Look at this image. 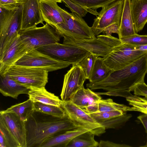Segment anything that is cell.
Here are the masks:
<instances>
[{
	"label": "cell",
	"instance_id": "cell-25",
	"mask_svg": "<svg viewBox=\"0 0 147 147\" xmlns=\"http://www.w3.org/2000/svg\"><path fill=\"white\" fill-rule=\"evenodd\" d=\"M114 71L105 63L103 57H98L95 60L88 80L90 82L98 83L106 79Z\"/></svg>",
	"mask_w": 147,
	"mask_h": 147
},
{
	"label": "cell",
	"instance_id": "cell-27",
	"mask_svg": "<svg viewBox=\"0 0 147 147\" xmlns=\"http://www.w3.org/2000/svg\"><path fill=\"white\" fill-rule=\"evenodd\" d=\"M95 135L90 131L82 133L74 138L67 147H97L99 143L94 139Z\"/></svg>",
	"mask_w": 147,
	"mask_h": 147
},
{
	"label": "cell",
	"instance_id": "cell-38",
	"mask_svg": "<svg viewBox=\"0 0 147 147\" xmlns=\"http://www.w3.org/2000/svg\"><path fill=\"white\" fill-rule=\"evenodd\" d=\"M120 25L117 23L113 24L105 28L102 33L107 35H111L112 33H116L118 34L119 33Z\"/></svg>",
	"mask_w": 147,
	"mask_h": 147
},
{
	"label": "cell",
	"instance_id": "cell-21",
	"mask_svg": "<svg viewBox=\"0 0 147 147\" xmlns=\"http://www.w3.org/2000/svg\"><path fill=\"white\" fill-rule=\"evenodd\" d=\"M0 92L4 96L17 99L21 94H28L30 89L7 75L0 76Z\"/></svg>",
	"mask_w": 147,
	"mask_h": 147
},
{
	"label": "cell",
	"instance_id": "cell-11",
	"mask_svg": "<svg viewBox=\"0 0 147 147\" xmlns=\"http://www.w3.org/2000/svg\"><path fill=\"white\" fill-rule=\"evenodd\" d=\"M124 4V0H117L102 8L91 27L95 36L113 24L120 26Z\"/></svg>",
	"mask_w": 147,
	"mask_h": 147
},
{
	"label": "cell",
	"instance_id": "cell-6",
	"mask_svg": "<svg viewBox=\"0 0 147 147\" xmlns=\"http://www.w3.org/2000/svg\"><path fill=\"white\" fill-rule=\"evenodd\" d=\"M48 72L41 68L14 65L5 74L30 89L45 87L48 82Z\"/></svg>",
	"mask_w": 147,
	"mask_h": 147
},
{
	"label": "cell",
	"instance_id": "cell-15",
	"mask_svg": "<svg viewBox=\"0 0 147 147\" xmlns=\"http://www.w3.org/2000/svg\"><path fill=\"white\" fill-rule=\"evenodd\" d=\"M22 4L21 30L36 27L44 21L40 9L39 0H19Z\"/></svg>",
	"mask_w": 147,
	"mask_h": 147
},
{
	"label": "cell",
	"instance_id": "cell-26",
	"mask_svg": "<svg viewBox=\"0 0 147 147\" xmlns=\"http://www.w3.org/2000/svg\"><path fill=\"white\" fill-rule=\"evenodd\" d=\"M33 103L29 98L23 102L12 106L5 111L14 113L24 122L34 111Z\"/></svg>",
	"mask_w": 147,
	"mask_h": 147
},
{
	"label": "cell",
	"instance_id": "cell-32",
	"mask_svg": "<svg viewBox=\"0 0 147 147\" xmlns=\"http://www.w3.org/2000/svg\"><path fill=\"white\" fill-rule=\"evenodd\" d=\"M97 57V56L90 53L78 63L82 69L87 79L89 78L95 60Z\"/></svg>",
	"mask_w": 147,
	"mask_h": 147
},
{
	"label": "cell",
	"instance_id": "cell-40",
	"mask_svg": "<svg viewBox=\"0 0 147 147\" xmlns=\"http://www.w3.org/2000/svg\"><path fill=\"white\" fill-rule=\"evenodd\" d=\"M99 147H130V146L125 144L115 143L109 141L101 140L99 143Z\"/></svg>",
	"mask_w": 147,
	"mask_h": 147
},
{
	"label": "cell",
	"instance_id": "cell-1",
	"mask_svg": "<svg viewBox=\"0 0 147 147\" xmlns=\"http://www.w3.org/2000/svg\"><path fill=\"white\" fill-rule=\"evenodd\" d=\"M24 123L26 147H40L51 137L78 127L67 115L60 117L35 110Z\"/></svg>",
	"mask_w": 147,
	"mask_h": 147
},
{
	"label": "cell",
	"instance_id": "cell-28",
	"mask_svg": "<svg viewBox=\"0 0 147 147\" xmlns=\"http://www.w3.org/2000/svg\"><path fill=\"white\" fill-rule=\"evenodd\" d=\"M86 9L88 12L97 16L96 9L102 8L117 0H70Z\"/></svg>",
	"mask_w": 147,
	"mask_h": 147
},
{
	"label": "cell",
	"instance_id": "cell-7",
	"mask_svg": "<svg viewBox=\"0 0 147 147\" xmlns=\"http://www.w3.org/2000/svg\"><path fill=\"white\" fill-rule=\"evenodd\" d=\"M146 53L138 50L136 45L122 43L114 48L103 58L106 65L115 71L130 65Z\"/></svg>",
	"mask_w": 147,
	"mask_h": 147
},
{
	"label": "cell",
	"instance_id": "cell-45",
	"mask_svg": "<svg viewBox=\"0 0 147 147\" xmlns=\"http://www.w3.org/2000/svg\"><path fill=\"white\" fill-rule=\"evenodd\" d=\"M140 147H147V142L146 144H145V145H144V146H141Z\"/></svg>",
	"mask_w": 147,
	"mask_h": 147
},
{
	"label": "cell",
	"instance_id": "cell-9",
	"mask_svg": "<svg viewBox=\"0 0 147 147\" xmlns=\"http://www.w3.org/2000/svg\"><path fill=\"white\" fill-rule=\"evenodd\" d=\"M19 34L33 49L59 42L62 37L54 27L47 23L42 27L21 30Z\"/></svg>",
	"mask_w": 147,
	"mask_h": 147
},
{
	"label": "cell",
	"instance_id": "cell-3",
	"mask_svg": "<svg viewBox=\"0 0 147 147\" xmlns=\"http://www.w3.org/2000/svg\"><path fill=\"white\" fill-rule=\"evenodd\" d=\"M22 17V5L13 10L0 7V59L19 35Z\"/></svg>",
	"mask_w": 147,
	"mask_h": 147
},
{
	"label": "cell",
	"instance_id": "cell-44",
	"mask_svg": "<svg viewBox=\"0 0 147 147\" xmlns=\"http://www.w3.org/2000/svg\"><path fill=\"white\" fill-rule=\"evenodd\" d=\"M55 1H56L57 3H61L62 1V0H53Z\"/></svg>",
	"mask_w": 147,
	"mask_h": 147
},
{
	"label": "cell",
	"instance_id": "cell-13",
	"mask_svg": "<svg viewBox=\"0 0 147 147\" xmlns=\"http://www.w3.org/2000/svg\"><path fill=\"white\" fill-rule=\"evenodd\" d=\"M87 79L81 67L78 63L72 64L65 75L60 94L61 100L69 101L72 96L83 85Z\"/></svg>",
	"mask_w": 147,
	"mask_h": 147
},
{
	"label": "cell",
	"instance_id": "cell-43",
	"mask_svg": "<svg viewBox=\"0 0 147 147\" xmlns=\"http://www.w3.org/2000/svg\"><path fill=\"white\" fill-rule=\"evenodd\" d=\"M137 49L143 51L147 53V44L142 46H136Z\"/></svg>",
	"mask_w": 147,
	"mask_h": 147
},
{
	"label": "cell",
	"instance_id": "cell-5",
	"mask_svg": "<svg viewBox=\"0 0 147 147\" xmlns=\"http://www.w3.org/2000/svg\"><path fill=\"white\" fill-rule=\"evenodd\" d=\"M59 10L65 23L54 28L62 37L83 39L96 38L91 27L88 25L82 17L74 12L69 13L60 7Z\"/></svg>",
	"mask_w": 147,
	"mask_h": 147
},
{
	"label": "cell",
	"instance_id": "cell-35",
	"mask_svg": "<svg viewBox=\"0 0 147 147\" xmlns=\"http://www.w3.org/2000/svg\"><path fill=\"white\" fill-rule=\"evenodd\" d=\"M96 38L113 48L122 43L121 40L119 38L115 37L111 35H100L97 36Z\"/></svg>",
	"mask_w": 147,
	"mask_h": 147
},
{
	"label": "cell",
	"instance_id": "cell-33",
	"mask_svg": "<svg viewBox=\"0 0 147 147\" xmlns=\"http://www.w3.org/2000/svg\"><path fill=\"white\" fill-rule=\"evenodd\" d=\"M120 40L122 43L136 46H142L147 44V35H140L137 34L133 36Z\"/></svg>",
	"mask_w": 147,
	"mask_h": 147
},
{
	"label": "cell",
	"instance_id": "cell-2",
	"mask_svg": "<svg viewBox=\"0 0 147 147\" xmlns=\"http://www.w3.org/2000/svg\"><path fill=\"white\" fill-rule=\"evenodd\" d=\"M147 71V53L131 64L114 71L98 83L90 82L86 87L91 90L102 89L107 92L132 91L137 84L144 82Z\"/></svg>",
	"mask_w": 147,
	"mask_h": 147
},
{
	"label": "cell",
	"instance_id": "cell-30",
	"mask_svg": "<svg viewBox=\"0 0 147 147\" xmlns=\"http://www.w3.org/2000/svg\"><path fill=\"white\" fill-rule=\"evenodd\" d=\"M33 108L34 110L54 116L63 117L66 115L61 107L36 102L33 103Z\"/></svg>",
	"mask_w": 147,
	"mask_h": 147
},
{
	"label": "cell",
	"instance_id": "cell-10",
	"mask_svg": "<svg viewBox=\"0 0 147 147\" xmlns=\"http://www.w3.org/2000/svg\"><path fill=\"white\" fill-rule=\"evenodd\" d=\"M61 107L66 115L78 127L85 128L97 136H100L105 132L106 129L104 127L70 101H63Z\"/></svg>",
	"mask_w": 147,
	"mask_h": 147
},
{
	"label": "cell",
	"instance_id": "cell-36",
	"mask_svg": "<svg viewBox=\"0 0 147 147\" xmlns=\"http://www.w3.org/2000/svg\"><path fill=\"white\" fill-rule=\"evenodd\" d=\"M21 5L19 0H0V7L7 10L17 9Z\"/></svg>",
	"mask_w": 147,
	"mask_h": 147
},
{
	"label": "cell",
	"instance_id": "cell-4",
	"mask_svg": "<svg viewBox=\"0 0 147 147\" xmlns=\"http://www.w3.org/2000/svg\"><path fill=\"white\" fill-rule=\"evenodd\" d=\"M0 132L4 136L7 147H26L24 122L14 113L0 111Z\"/></svg>",
	"mask_w": 147,
	"mask_h": 147
},
{
	"label": "cell",
	"instance_id": "cell-12",
	"mask_svg": "<svg viewBox=\"0 0 147 147\" xmlns=\"http://www.w3.org/2000/svg\"><path fill=\"white\" fill-rule=\"evenodd\" d=\"M14 65L36 67L49 72L66 68L70 64L34 49L24 55Z\"/></svg>",
	"mask_w": 147,
	"mask_h": 147
},
{
	"label": "cell",
	"instance_id": "cell-23",
	"mask_svg": "<svg viewBox=\"0 0 147 147\" xmlns=\"http://www.w3.org/2000/svg\"><path fill=\"white\" fill-rule=\"evenodd\" d=\"M28 95L29 98L33 102L42 103L61 107L63 101L54 94L48 91L45 87L31 88Z\"/></svg>",
	"mask_w": 147,
	"mask_h": 147
},
{
	"label": "cell",
	"instance_id": "cell-37",
	"mask_svg": "<svg viewBox=\"0 0 147 147\" xmlns=\"http://www.w3.org/2000/svg\"><path fill=\"white\" fill-rule=\"evenodd\" d=\"M132 91L135 95L142 96L147 99V85L144 82L138 83L133 88Z\"/></svg>",
	"mask_w": 147,
	"mask_h": 147
},
{
	"label": "cell",
	"instance_id": "cell-34",
	"mask_svg": "<svg viewBox=\"0 0 147 147\" xmlns=\"http://www.w3.org/2000/svg\"><path fill=\"white\" fill-rule=\"evenodd\" d=\"M62 1L65 6L69 8L71 12L75 13L82 17H85L88 12L86 9L70 0Z\"/></svg>",
	"mask_w": 147,
	"mask_h": 147
},
{
	"label": "cell",
	"instance_id": "cell-22",
	"mask_svg": "<svg viewBox=\"0 0 147 147\" xmlns=\"http://www.w3.org/2000/svg\"><path fill=\"white\" fill-rule=\"evenodd\" d=\"M88 129L78 127L52 136L45 141L40 147H67L74 138L87 131Z\"/></svg>",
	"mask_w": 147,
	"mask_h": 147
},
{
	"label": "cell",
	"instance_id": "cell-39",
	"mask_svg": "<svg viewBox=\"0 0 147 147\" xmlns=\"http://www.w3.org/2000/svg\"><path fill=\"white\" fill-rule=\"evenodd\" d=\"M96 93L99 95H105L110 96H121L126 98L132 95L130 92L127 91L117 92H106L103 93L96 92Z\"/></svg>",
	"mask_w": 147,
	"mask_h": 147
},
{
	"label": "cell",
	"instance_id": "cell-14",
	"mask_svg": "<svg viewBox=\"0 0 147 147\" xmlns=\"http://www.w3.org/2000/svg\"><path fill=\"white\" fill-rule=\"evenodd\" d=\"M33 50L19 34L3 57L0 59V76L5 75L11 67Z\"/></svg>",
	"mask_w": 147,
	"mask_h": 147
},
{
	"label": "cell",
	"instance_id": "cell-16",
	"mask_svg": "<svg viewBox=\"0 0 147 147\" xmlns=\"http://www.w3.org/2000/svg\"><path fill=\"white\" fill-rule=\"evenodd\" d=\"M89 114L106 129L121 128L132 117L131 114L120 111H98Z\"/></svg>",
	"mask_w": 147,
	"mask_h": 147
},
{
	"label": "cell",
	"instance_id": "cell-8",
	"mask_svg": "<svg viewBox=\"0 0 147 147\" xmlns=\"http://www.w3.org/2000/svg\"><path fill=\"white\" fill-rule=\"evenodd\" d=\"M36 49L53 58L70 65L78 63L90 53L75 45L59 42Z\"/></svg>",
	"mask_w": 147,
	"mask_h": 147
},
{
	"label": "cell",
	"instance_id": "cell-42",
	"mask_svg": "<svg viewBox=\"0 0 147 147\" xmlns=\"http://www.w3.org/2000/svg\"><path fill=\"white\" fill-rule=\"evenodd\" d=\"M0 147H7L6 142L3 134L0 132Z\"/></svg>",
	"mask_w": 147,
	"mask_h": 147
},
{
	"label": "cell",
	"instance_id": "cell-41",
	"mask_svg": "<svg viewBox=\"0 0 147 147\" xmlns=\"http://www.w3.org/2000/svg\"><path fill=\"white\" fill-rule=\"evenodd\" d=\"M138 118L143 125L147 134V115L144 114L140 115L138 117Z\"/></svg>",
	"mask_w": 147,
	"mask_h": 147
},
{
	"label": "cell",
	"instance_id": "cell-46",
	"mask_svg": "<svg viewBox=\"0 0 147 147\" xmlns=\"http://www.w3.org/2000/svg\"><path fill=\"white\" fill-rule=\"evenodd\" d=\"M146 74H147V72H146Z\"/></svg>",
	"mask_w": 147,
	"mask_h": 147
},
{
	"label": "cell",
	"instance_id": "cell-17",
	"mask_svg": "<svg viewBox=\"0 0 147 147\" xmlns=\"http://www.w3.org/2000/svg\"><path fill=\"white\" fill-rule=\"evenodd\" d=\"M102 99L100 95L84 85L72 96L69 101L90 114L98 111V103Z\"/></svg>",
	"mask_w": 147,
	"mask_h": 147
},
{
	"label": "cell",
	"instance_id": "cell-20",
	"mask_svg": "<svg viewBox=\"0 0 147 147\" xmlns=\"http://www.w3.org/2000/svg\"><path fill=\"white\" fill-rule=\"evenodd\" d=\"M130 10L134 30L137 34L147 23V0H131Z\"/></svg>",
	"mask_w": 147,
	"mask_h": 147
},
{
	"label": "cell",
	"instance_id": "cell-31",
	"mask_svg": "<svg viewBox=\"0 0 147 147\" xmlns=\"http://www.w3.org/2000/svg\"><path fill=\"white\" fill-rule=\"evenodd\" d=\"M129 105L134 111L140 112L147 115V99L138 96L132 95L126 98Z\"/></svg>",
	"mask_w": 147,
	"mask_h": 147
},
{
	"label": "cell",
	"instance_id": "cell-24",
	"mask_svg": "<svg viewBox=\"0 0 147 147\" xmlns=\"http://www.w3.org/2000/svg\"><path fill=\"white\" fill-rule=\"evenodd\" d=\"M131 0H124L123 10L118 34L120 39L133 36L135 31L130 10Z\"/></svg>",
	"mask_w": 147,
	"mask_h": 147
},
{
	"label": "cell",
	"instance_id": "cell-18",
	"mask_svg": "<svg viewBox=\"0 0 147 147\" xmlns=\"http://www.w3.org/2000/svg\"><path fill=\"white\" fill-rule=\"evenodd\" d=\"M63 43L73 45L84 49L98 57H105L113 49L96 37L83 39L63 37Z\"/></svg>",
	"mask_w": 147,
	"mask_h": 147
},
{
	"label": "cell",
	"instance_id": "cell-29",
	"mask_svg": "<svg viewBox=\"0 0 147 147\" xmlns=\"http://www.w3.org/2000/svg\"><path fill=\"white\" fill-rule=\"evenodd\" d=\"M98 111L100 112L120 111L127 112L128 111H134L131 107L116 103L111 98L101 99L98 102Z\"/></svg>",
	"mask_w": 147,
	"mask_h": 147
},
{
	"label": "cell",
	"instance_id": "cell-19",
	"mask_svg": "<svg viewBox=\"0 0 147 147\" xmlns=\"http://www.w3.org/2000/svg\"><path fill=\"white\" fill-rule=\"evenodd\" d=\"M40 9L44 21L55 28L65 23L57 2L53 0H39Z\"/></svg>",
	"mask_w": 147,
	"mask_h": 147
}]
</instances>
